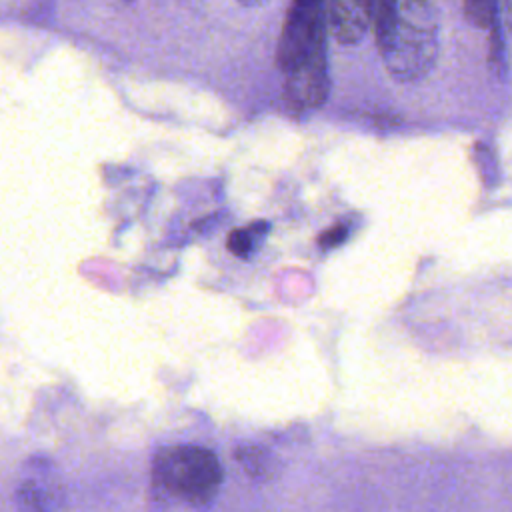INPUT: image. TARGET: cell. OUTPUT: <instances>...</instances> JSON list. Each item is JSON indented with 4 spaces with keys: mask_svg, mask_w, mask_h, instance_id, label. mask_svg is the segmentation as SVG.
Returning a JSON list of instances; mask_svg holds the SVG:
<instances>
[{
    "mask_svg": "<svg viewBox=\"0 0 512 512\" xmlns=\"http://www.w3.org/2000/svg\"><path fill=\"white\" fill-rule=\"evenodd\" d=\"M224 482L218 456L198 444H174L160 448L152 458V486L170 500L192 508L212 504Z\"/></svg>",
    "mask_w": 512,
    "mask_h": 512,
    "instance_id": "obj_2",
    "label": "cell"
},
{
    "mask_svg": "<svg viewBox=\"0 0 512 512\" xmlns=\"http://www.w3.org/2000/svg\"><path fill=\"white\" fill-rule=\"evenodd\" d=\"M496 6H498V0H464V12L468 20L478 28H486L494 24Z\"/></svg>",
    "mask_w": 512,
    "mask_h": 512,
    "instance_id": "obj_8",
    "label": "cell"
},
{
    "mask_svg": "<svg viewBox=\"0 0 512 512\" xmlns=\"http://www.w3.org/2000/svg\"><path fill=\"white\" fill-rule=\"evenodd\" d=\"M234 456L252 480L262 482V480L272 478L276 460H274L272 452L266 450L264 446L254 444V442H244L234 450Z\"/></svg>",
    "mask_w": 512,
    "mask_h": 512,
    "instance_id": "obj_6",
    "label": "cell"
},
{
    "mask_svg": "<svg viewBox=\"0 0 512 512\" xmlns=\"http://www.w3.org/2000/svg\"><path fill=\"white\" fill-rule=\"evenodd\" d=\"M348 236V228L346 226H334L330 230H326L320 238H318V244L324 246V248H334L338 246L340 242H344Z\"/></svg>",
    "mask_w": 512,
    "mask_h": 512,
    "instance_id": "obj_9",
    "label": "cell"
},
{
    "mask_svg": "<svg viewBox=\"0 0 512 512\" xmlns=\"http://www.w3.org/2000/svg\"><path fill=\"white\" fill-rule=\"evenodd\" d=\"M38 472V464L32 462L30 474L20 480L16 488V506L20 512H54L58 506V486L48 480L50 466L44 464Z\"/></svg>",
    "mask_w": 512,
    "mask_h": 512,
    "instance_id": "obj_5",
    "label": "cell"
},
{
    "mask_svg": "<svg viewBox=\"0 0 512 512\" xmlns=\"http://www.w3.org/2000/svg\"><path fill=\"white\" fill-rule=\"evenodd\" d=\"M264 222L258 224H250L246 228H236L232 230V234L228 236V248L232 254L240 256V258H248L254 250H256V242L258 236L264 234L266 228H262Z\"/></svg>",
    "mask_w": 512,
    "mask_h": 512,
    "instance_id": "obj_7",
    "label": "cell"
},
{
    "mask_svg": "<svg viewBox=\"0 0 512 512\" xmlns=\"http://www.w3.org/2000/svg\"><path fill=\"white\" fill-rule=\"evenodd\" d=\"M236 2L242 4V6H246V8H258V6L266 4L268 0H236Z\"/></svg>",
    "mask_w": 512,
    "mask_h": 512,
    "instance_id": "obj_11",
    "label": "cell"
},
{
    "mask_svg": "<svg viewBox=\"0 0 512 512\" xmlns=\"http://www.w3.org/2000/svg\"><path fill=\"white\" fill-rule=\"evenodd\" d=\"M500 6H502V12H504V22L508 26V30L512 32V0H498Z\"/></svg>",
    "mask_w": 512,
    "mask_h": 512,
    "instance_id": "obj_10",
    "label": "cell"
},
{
    "mask_svg": "<svg viewBox=\"0 0 512 512\" xmlns=\"http://www.w3.org/2000/svg\"><path fill=\"white\" fill-rule=\"evenodd\" d=\"M374 38L388 74L396 82L424 78L438 58V12L434 0H394Z\"/></svg>",
    "mask_w": 512,
    "mask_h": 512,
    "instance_id": "obj_1",
    "label": "cell"
},
{
    "mask_svg": "<svg viewBox=\"0 0 512 512\" xmlns=\"http://www.w3.org/2000/svg\"><path fill=\"white\" fill-rule=\"evenodd\" d=\"M374 0H326L330 36L342 46H358L372 28Z\"/></svg>",
    "mask_w": 512,
    "mask_h": 512,
    "instance_id": "obj_4",
    "label": "cell"
},
{
    "mask_svg": "<svg viewBox=\"0 0 512 512\" xmlns=\"http://www.w3.org/2000/svg\"><path fill=\"white\" fill-rule=\"evenodd\" d=\"M326 0H292L276 46V66L284 74L318 48L328 36Z\"/></svg>",
    "mask_w": 512,
    "mask_h": 512,
    "instance_id": "obj_3",
    "label": "cell"
}]
</instances>
